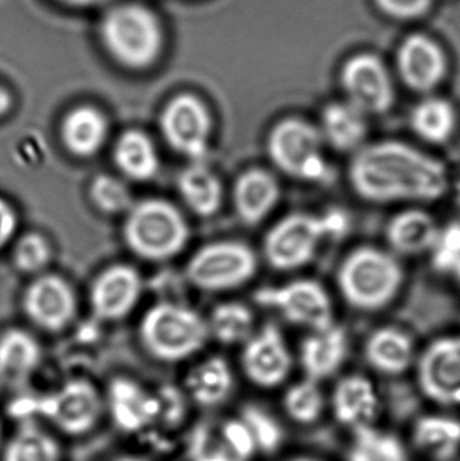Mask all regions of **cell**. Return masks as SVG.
I'll return each instance as SVG.
<instances>
[{
  "instance_id": "cell-1",
  "label": "cell",
  "mask_w": 460,
  "mask_h": 461,
  "mask_svg": "<svg viewBox=\"0 0 460 461\" xmlns=\"http://www.w3.org/2000/svg\"><path fill=\"white\" fill-rule=\"evenodd\" d=\"M353 191L374 204L431 203L448 191L446 165L400 140L364 146L348 167Z\"/></svg>"
},
{
  "instance_id": "cell-2",
  "label": "cell",
  "mask_w": 460,
  "mask_h": 461,
  "mask_svg": "<svg viewBox=\"0 0 460 461\" xmlns=\"http://www.w3.org/2000/svg\"><path fill=\"white\" fill-rule=\"evenodd\" d=\"M96 32L105 56L127 72L153 69L167 49L161 16L138 0L110 3L100 15Z\"/></svg>"
},
{
  "instance_id": "cell-3",
  "label": "cell",
  "mask_w": 460,
  "mask_h": 461,
  "mask_svg": "<svg viewBox=\"0 0 460 461\" xmlns=\"http://www.w3.org/2000/svg\"><path fill=\"white\" fill-rule=\"evenodd\" d=\"M8 411L18 422H42L59 438H86L105 417L104 395L86 379H70L45 394L15 398Z\"/></svg>"
},
{
  "instance_id": "cell-4",
  "label": "cell",
  "mask_w": 460,
  "mask_h": 461,
  "mask_svg": "<svg viewBox=\"0 0 460 461\" xmlns=\"http://www.w3.org/2000/svg\"><path fill=\"white\" fill-rule=\"evenodd\" d=\"M337 281L340 294L351 308L377 312L391 305L399 295L405 271L393 252L362 246L340 263Z\"/></svg>"
},
{
  "instance_id": "cell-5",
  "label": "cell",
  "mask_w": 460,
  "mask_h": 461,
  "mask_svg": "<svg viewBox=\"0 0 460 461\" xmlns=\"http://www.w3.org/2000/svg\"><path fill=\"white\" fill-rule=\"evenodd\" d=\"M347 218L339 211L326 215L291 213L267 232L264 254L275 270L293 271L312 262L326 239L347 230Z\"/></svg>"
},
{
  "instance_id": "cell-6",
  "label": "cell",
  "mask_w": 460,
  "mask_h": 461,
  "mask_svg": "<svg viewBox=\"0 0 460 461\" xmlns=\"http://www.w3.org/2000/svg\"><path fill=\"white\" fill-rule=\"evenodd\" d=\"M143 348L162 363H178L200 351L210 339L207 321L178 303L151 306L140 325Z\"/></svg>"
},
{
  "instance_id": "cell-7",
  "label": "cell",
  "mask_w": 460,
  "mask_h": 461,
  "mask_svg": "<svg viewBox=\"0 0 460 461\" xmlns=\"http://www.w3.org/2000/svg\"><path fill=\"white\" fill-rule=\"evenodd\" d=\"M189 227L183 213L162 199H148L127 212L123 238L137 257L150 262L172 259L185 249Z\"/></svg>"
},
{
  "instance_id": "cell-8",
  "label": "cell",
  "mask_w": 460,
  "mask_h": 461,
  "mask_svg": "<svg viewBox=\"0 0 460 461\" xmlns=\"http://www.w3.org/2000/svg\"><path fill=\"white\" fill-rule=\"evenodd\" d=\"M266 148L273 164L284 175L304 183H331L324 140L313 124L299 118L283 119L270 130Z\"/></svg>"
},
{
  "instance_id": "cell-9",
  "label": "cell",
  "mask_w": 460,
  "mask_h": 461,
  "mask_svg": "<svg viewBox=\"0 0 460 461\" xmlns=\"http://www.w3.org/2000/svg\"><path fill=\"white\" fill-rule=\"evenodd\" d=\"M105 417L116 430L135 438L158 436L169 402V386L158 390L126 376L113 378L104 394Z\"/></svg>"
},
{
  "instance_id": "cell-10",
  "label": "cell",
  "mask_w": 460,
  "mask_h": 461,
  "mask_svg": "<svg viewBox=\"0 0 460 461\" xmlns=\"http://www.w3.org/2000/svg\"><path fill=\"white\" fill-rule=\"evenodd\" d=\"M258 268L256 252L240 241H215L194 252L186 278L205 292H227L248 284Z\"/></svg>"
},
{
  "instance_id": "cell-11",
  "label": "cell",
  "mask_w": 460,
  "mask_h": 461,
  "mask_svg": "<svg viewBox=\"0 0 460 461\" xmlns=\"http://www.w3.org/2000/svg\"><path fill=\"white\" fill-rule=\"evenodd\" d=\"M254 301L272 309L291 324L311 332L329 330L334 321V306L326 287L313 279H296L278 286H266L254 293Z\"/></svg>"
},
{
  "instance_id": "cell-12",
  "label": "cell",
  "mask_w": 460,
  "mask_h": 461,
  "mask_svg": "<svg viewBox=\"0 0 460 461\" xmlns=\"http://www.w3.org/2000/svg\"><path fill=\"white\" fill-rule=\"evenodd\" d=\"M159 130L165 142L181 156L200 162L208 153L212 134V113L194 92L170 97L159 113Z\"/></svg>"
},
{
  "instance_id": "cell-13",
  "label": "cell",
  "mask_w": 460,
  "mask_h": 461,
  "mask_svg": "<svg viewBox=\"0 0 460 461\" xmlns=\"http://www.w3.org/2000/svg\"><path fill=\"white\" fill-rule=\"evenodd\" d=\"M185 454L188 461H256L259 457L253 435L239 414L192 428Z\"/></svg>"
},
{
  "instance_id": "cell-14",
  "label": "cell",
  "mask_w": 460,
  "mask_h": 461,
  "mask_svg": "<svg viewBox=\"0 0 460 461\" xmlns=\"http://www.w3.org/2000/svg\"><path fill=\"white\" fill-rule=\"evenodd\" d=\"M421 395L440 411L460 408V338L434 341L416 360Z\"/></svg>"
},
{
  "instance_id": "cell-15",
  "label": "cell",
  "mask_w": 460,
  "mask_h": 461,
  "mask_svg": "<svg viewBox=\"0 0 460 461\" xmlns=\"http://www.w3.org/2000/svg\"><path fill=\"white\" fill-rule=\"evenodd\" d=\"M240 366L246 379L257 389H280L288 382L293 357L277 325H264L246 341Z\"/></svg>"
},
{
  "instance_id": "cell-16",
  "label": "cell",
  "mask_w": 460,
  "mask_h": 461,
  "mask_svg": "<svg viewBox=\"0 0 460 461\" xmlns=\"http://www.w3.org/2000/svg\"><path fill=\"white\" fill-rule=\"evenodd\" d=\"M329 414L347 433L381 425L383 401L377 384L364 374L340 376L329 395Z\"/></svg>"
},
{
  "instance_id": "cell-17",
  "label": "cell",
  "mask_w": 460,
  "mask_h": 461,
  "mask_svg": "<svg viewBox=\"0 0 460 461\" xmlns=\"http://www.w3.org/2000/svg\"><path fill=\"white\" fill-rule=\"evenodd\" d=\"M22 308L32 324L59 332L73 321L77 301L72 286L56 274L38 276L24 290Z\"/></svg>"
},
{
  "instance_id": "cell-18",
  "label": "cell",
  "mask_w": 460,
  "mask_h": 461,
  "mask_svg": "<svg viewBox=\"0 0 460 461\" xmlns=\"http://www.w3.org/2000/svg\"><path fill=\"white\" fill-rule=\"evenodd\" d=\"M342 84L347 102L365 115L388 113L393 104L391 76L377 57L358 56L350 59L343 69Z\"/></svg>"
},
{
  "instance_id": "cell-19",
  "label": "cell",
  "mask_w": 460,
  "mask_h": 461,
  "mask_svg": "<svg viewBox=\"0 0 460 461\" xmlns=\"http://www.w3.org/2000/svg\"><path fill=\"white\" fill-rule=\"evenodd\" d=\"M418 461L460 459V417L447 411L421 414L405 436Z\"/></svg>"
},
{
  "instance_id": "cell-20",
  "label": "cell",
  "mask_w": 460,
  "mask_h": 461,
  "mask_svg": "<svg viewBox=\"0 0 460 461\" xmlns=\"http://www.w3.org/2000/svg\"><path fill=\"white\" fill-rule=\"evenodd\" d=\"M142 293V279L131 266L115 265L99 274L91 287L95 316L104 321L123 319L134 309Z\"/></svg>"
},
{
  "instance_id": "cell-21",
  "label": "cell",
  "mask_w": 460,
  "mask_h": 461,
  "mask_svg": "<svg viewBox=\"0 0 460 461\" xmlns=\"http://www.w3.org/2000/svg\"><path fill=\"white\" fill-rule=\"evenodd\" d=\"M350 341L345 328L332 325L329 330L311 332L300 346V367L304 378L323 384L335 378L347 362Z\"/></svg>"
},
{
  "instance_id": "cell-22",
  "label": "cell",
  "mask_w": 460,
  "mask_h": 461,
  "mask_svg": "<svg viewBox=\"0 0 460 461\" xmlns=\"http://www.w3.org/2000/svg\"><path fill=\"white\" fill-rule=\"evenodd\" d=\"M235 376L224 357H211L194 365L184 379V394L200 409L221 408L234 394Z\"/></svg>"
},
{
  "instance_id": "cell-23",
  "label": "cell",
  "mask_w": 460,
  "mask_h": 461,
  "mask_svg": "<svg viewBox=\"0 0 460 461\" xmlns=\"http://www.w3.org/2000/svg\"><path fill=\"white\" fill-rule=\"evenodd\" d=\"M364 355L373 371L389 378L404 375L416 365L415 343L400 328L374 330L365 343Z\"/></svg>"
},
{
  "instance_id": "cell-24",
  "label": "cell",
  "mask_w": 460,
  "mask_h": 461,
  "mask_svg": "<svg viewBox=\"0 0 460 461\" xmlns=\"http://www.w3.org/2000/svg\"><path fill=\"white\" fill-rule=\"evenodd\" d=\"M280 196V184L272 173L259 167L246 170L234 185L238 218L248 226H257L277 207Z\"/></svg>"
},
{
  "instance_id": "cell-25",
  "label": "cell",
  "mask_w": 460,
  "mask_h": 461,
  "mask_svg": "<svg viewBox=\"0 0 460 461\" xmlns=\"http://www.w3.org/2000/svg\"><path fill=\"white\" fill-rule=\"evenodd\" d=\"M40 344L26 330L10 328L0 335V386L18 390L37 373Z\"/></svg>"
},
{
  "instance_id": "cell-26",
  "label": "cell",
  "mask_w": 460,
  "mask_h": 461,
  "mask_svg": "<svg viewBox=\"0 0 460 461\" xmlns=\"http://www.w3.org/2000/svg\"><path fill=\"white\" fill-rule=\"evenodd\" d=\"M107 135V118L91 104L76 105L68 111L59 126L62 145L77 158H91L99 153Z\"/></svg>"
},
{
  "instance_id": "cell-27",
  "label": "cell",
  "mask_w": 460,
  "mask_h": 461,
  "mask_svg": "<svg viewBox=\"0 0 460 461\" xmlns=\"http://www.w3.org/2000/svg\"><path fill=\"white\" fill-rule=\"evenodd\" d=\"M399 65L405 83L416 91L435 88L446 72V59L439 46L423 35L405 41L400 49Z\"/></svg>"
},
{
  "instance_id": "cell-28",
  "label": "cell",
  "mask_w": 460,
  "mask_h": 461,
  "mask_svg": "<svg viewBox=\"0 0 460 461\" xmlns=\"http://www.w3.org/2000/svg\"><path fill=\"white\" fill-rule=\"evenodd\" d=\"M347 436L342 461H418L405 436L383 424Z\"/></svg>"
},
{
  "instance_id": "cell-29",
  "label": "cell",
  "mask_w": 460,
  "mask_h": 461,
  "mask_svg": "<svg viewBox=\"0 0 460 461\" xmlns=\"http://www.w3.org/2000/svg\"><path fill=\"white\" fill-rule=\"evenodd\" d=\"M366 116L348 102L327 105L319 127L324 143L338 153H358L369 134Z\"/></svg>"
},
{
  "instance_id": "cell-30",
  "label": "cell",
  "mask_w": 460,
  "mask_h": 461,
  "mask_svg": "<svg viewBox=\"0 0 460 461\" xmlns=\"http://www.w3.org/2000/svg\"><path fill=\"white\" fill-rule=\"evenodd\" d=\"M2 461H67L61 438L42 422H19L5 440Z\"/></svg>"
},
{
  "instance_id": "cell-31",
  "label": "cell",
  "mask_w": 460,
  "mask_h": 461,
  "mask_svg": "<svg viewBox=\"0 0 460 461\" xmlns=\"http://www.w3.org/2000/svg\"><path fill=\"white\" fill-rule=\"evenodd\" d=\"M385 235L394 254L415 257L437 246L440 230L426 211L407 210L392 218Z\"/></svg>"
},
{
  "instance_id": "cell-32",
  "label": "cell",
  "mask_w": 460,
  "mask_h": 461,
  "mask_svg": "<svg viewBox=\"0 0 460 461\" xmlns=\"http://www.w3.org/2000/svg\"><path fill=\"white\" fill-rule=\"evenodd\" d=\"M284 419L302 429L318 427L329 414V395L319 382L302 376L288 384L281 398Z\"/></svg>"
},
{
  "instance_id": "cell-33",
  "label": "cell",
  "mask_w": 460,
  "mask_h": 461,
  "mask_svg": "<svg viewBox=\"0 0 460 461\" xmlns=\"http://www.w3.org/2000/svg\"><path fill=\"white\" fill-rule=\"evenodd\" d=\"M113 162L122 175L138 183L153 180L159 169L153 140L140 130H127L116 140Z\"/></svg>"
},
{
  "instance_id": "cell-34",
  "label": "cell",
  "mask_w": 460,
  "mask_h": 461,
  "mask_svg": "<svg viewBox=\"0 0 460 461\" xmlns=\"http://www.w3.org/2000/svg\"><path fill=\"white\" fill-rule=\"evenodd\" d=\"M177 186L186 207L202 218L215 215L223 202L221 180L200 162H194L180 173Z\"/></svg>"
},
{
  "instance_id": "cell-35",
  "label": "cell",
  "mask_w": 460,
  "mask_h": 461,
  "mask_svg": "<svg viewBox=\"0 0 460 461\" xmlns=\"http://www.w3.org/2000/svg\"><path fill=\"white\" fill-rule=\"evenodd\" d=\"M458 126L455 108L447 100L428 97L419 103L410 113V127L424 142L446 145Z\"/></svg>"
},
{
  "instance_id": "cell-36",
  "label": "cell",
  "mask_w": 460,
  "mask_h": 461,
  "mask_svg": "<svg viewBox=\"0 0 460 461\" xmlns=\"http://www.w3.org/2000/svg\"><path fill=\"white\" fill-rule=\"evenodd\" d=\"M210 336L224 346L245 344L254 335V314L239 303L216 306L207 321Z\"/></svg>"
},
{
  "instance_id": "cell-37",
  "label": "cell",
  "mask_w": 460,
  "mask_h": 461,
  "mask_svg": "<svg viewBox=\"0 0 460 461\" xmlns=\"http://www.w3.org/2000/svg\"><path fill=\"white\" fill-rule=\"evenodd\" d=\"M238 414L250 429L259 456L277 454L283 448L285 443V429L275 414L254 403L243 406Z\"/></svg>"
},
{
  "instance_id": "cell-38",
  "label": "cell",
  "mask_w": 460,
  "mask_h": 461,
  "mask_svg": "<svg viewBox=\"0 0 460 461\" xmlns=\"http://www.w3.org/2000/svg\"><path fill=\"white\" fill-rule=\"evenodd\" d=\"M92 204L105 215H119L131 210L132 197L129 188L118 178L99 175L89 186Z\"/></svg>"
},
{
  "instance_id": "cell-39",
  "label": "cell",
  "mask_w": 460,
  "mask_h": 461,
  "mask_svg": "<svg viewBox=\"0 0 460 461\" xmlns=\"http://www.w3.org/2000/svg\"><path fill=\"white\" fill-rule=\"evenodd\" d=\"M51 255L45 236L38 232L24 233L14 244L13 265L21 273L37 274L50 263Z\"/></svg>"
},
{
  "instance_id": "cell-40",
  "label": "cell",
  "mask_w": 460,
  "mask_h": 461,
  "mask_svg": "<svg viewBox=\"0 0 460 461\" xmlns=\"http://www.w3.org/2000/svg\"><path fill=\"white\" fill-rule=\"evenodd\" d=\"M385 13L397 18H412L420 15L429 7L431 0H377Z\"/></svg>"
},
{
  "instance_id": "cell-41",
  "label": "cell",
  "mask_w": 460,
  "mask_h": 461,
  "mask_svg": "<svg viewBox=\"0 0 460 461\" xmlns=\"http://www.w3.org/2000/svg\"><path fill=\"white\" fill-rule=\"evenodd\" d=\"M18 230V212L10 202L0 197V251L13 240Z\"/></svg>"
},
{
  "instance_id": "cell-42",
  "label": "cell",
  "mask_w": 460,
  "mask_h": 461,
  "mask_svg": "<svg viewBox=\"0 0 460 461\" xmlns=\"http://www.w3.org/2000/svg\"><path fill=\"white\" fill-rule=\"evenodd\" d=\"M54 5L59 7L68 8V10H92V8L102 7L110 0H50Z\"/></svg>"
},
{
  "instance_id": "cell-43",
  "label": "cell",
  "mask_w": 460,
  "mask_h": 461,
  "mask_svg": "<svg viewBox=\"0 0 460 461\" xmlns=\"http://www.w3.org/2000/svg\"><path fill=\"white\" fill-rule=\"evenodd\" d=\"M14 107V97L10 89L5 88L0 84V119L5 118L10 113Z\"/></svg>"
},
{
  "instance_id": "cell-44",
  "label": "cell",
  "mask_w": 460,
  "mask_h": 461,
  "mask_svg": "<svg viewBox=\"0 0 460 461\" xmlns=\"http://www.w3.org/2000/svg\"><path fill=\"white\" fill-rule=\"evenodd\" d=\"M281 461H329L326 457L321 456L320 454H315V452L304 451L296 452V454L289 455L285 459Z\"/></svg>"
},
{
  "instance_id": "cell-45",
  "label": "cell",
  "mask_w": 460,
  "mask_h": 461,
  "mask_svg": "<svg viewBox=\"0 0 460 461\" xmlns=\"http://www.w3.org/2000/svg\"><path fill=\"white\" fill-rule=\"evenodd\" d=\"M108 461H153L146 456H140V455H121V456L113 457Z\"/></svg>"
},
{
  "instance_id": "cell-46",
  "label": "cell",
  "mask_w": 460,
  "mask_h": 461,
  "mask_svg": "<svg viewBox=\"0 0 460 461\" xmlns=\"http://www.w3.org/2000/svg\"><path fill=\"white\" fill-rule=\"evenodd\" d=\"M455 199H456V203H458V205L460 207V180L458 181V184H456Z\"/></svg>"
},
{
  "instance_id": "cell-47",
  "label": "cell",
  "mask_w": 460,
  "mask_h": 461,
  "mask_svg": "<svg viewBox=\"0 0 460 461\" xmlns=\"http://www.w3.org/2000/svg\"><path fill=\"white\" fill-rule=\"evenodd\" d=\"M3 444H5V435H3V424L0 420V449H2Z\"/></svg>"
},
{
  "instance_id": "cell-48",
  "label": "cell",
  "mask_w": 460,
  "mask_h": 461,
  "mask_svg": "<svg viewBox=\"0 0 460 461\" xmlns=\"http://www.w3.org/2000/svg\"><path fill=\"white\" fill-rule=\"evenodd\" d=\"M456 461H460V459H459V460H456Z\"/></svg>"
}]
</instances>
